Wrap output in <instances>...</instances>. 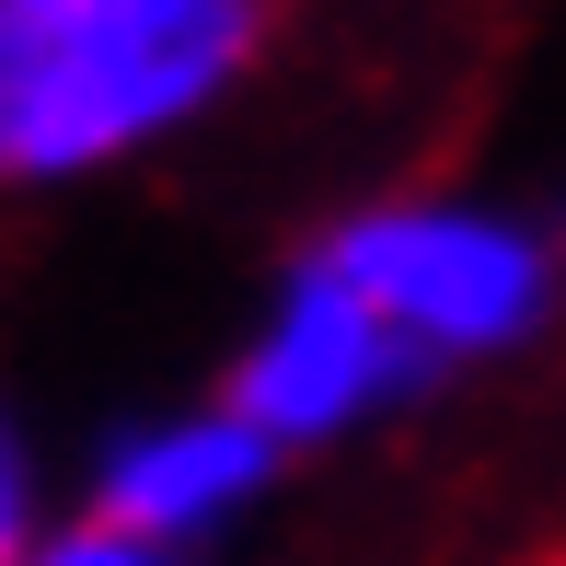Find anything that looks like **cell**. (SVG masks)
Returning a JSON list of instances; mask_svg holds the SVG:
<instances>
[{
    "label": "cell",
    "mask_w": 566,
    "mask_h": 566,
    "mask_svg": "<svg viewBox=\"0 0 566 566\" xmlns=\"http://www.w3.org/2000/svg\"><path fill=\"white\" fill-rule=\"evenodd\" d=\"M405 381H417V358H405V336L370 313V301L347 290L336 266H301L290 290H277V313L254 324L243 370H231V417H254L277 451L301 440H336V428H358L370 405H394Z\"/></svg>",
    "instance_id": "cell-3"
},
{
    "label": "cell",
    "mask_w": 566,
    "mask_h": 566,
    "mask_svg": "<svg viewBox=\"0 0 566 566\" xmlns=\"http://www.w3.org/2000/svg\"><path fill=\"white\" fill-rule=\"evenodd\" d=\"M35 566H174V555L139 544V532H105V521H93V532H70V544H46Z\"/></svg>",
    "instance_id": "cell-5"
},
{
    "label": "cell",
    "mask_w": 566,
    "mask_h": 566,
    "mask_svg": "<svg viewBox=\"0 0 566 566\" xmlns=\"http://www.w3.org/2000/svg\"><path fill=\"white\" fill-rule=\"evenodd\" d=\"M12 544H23V497H12V462H0V566H12Z\"/></svg>",
    "instance_id": "cell-6"
},
{
    "label": "cell",
    "mask_w": 566,
    "mask_h": 566,
    "mask_svg": "<svg viewBox=\"0 0 566 566\" xmlns=\"http://www.w3.org/2000/svg\"><path fill=\"white\" fill-rule=\"evenodd\" d=\"M277 440L254 417H231V405H209V417H163L139 428V440H116L105 462V532H139V544H197V532H220L231 509L266 485Z\"/></svg>",
    "instance_id": "cell-4"
},
{
    "label": "cell",
    "mask_w": 566,
    "mask_h": 566,
    "mask_svg": "<svg viewBox=\"0 0 566 566\" xmlns=\"http://www.w3.org/2000/svg\"><path fill=\"white\" fill-rule=\"evenodd\" d=\"M254 0H0V174H70L209 105Z\"/></svg>",
    "instance_id": "cell-1"
},
{
    "label": "cell",
    "mask_w": 566,
    "mask_h": 566,
    "mask_svg": "<svg viewBox=\"0 0 566 566\" xmlns=\"http://www.w3.org/2000/svg\"><path fill=\"white\" fill-rule=\"evenodd\" d=\"M324 266L405 336L417 370H462V358H509L521 336H544L566 254L532 220L474 209V197H394V209L347 220L324 243Z\"/></svg>",
    "instance_id": "cell-2"
}]
</instances>
